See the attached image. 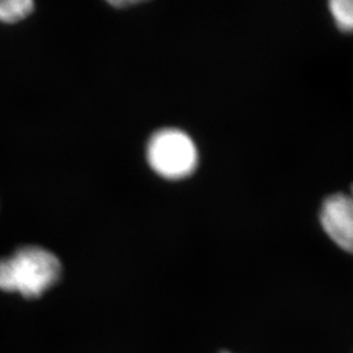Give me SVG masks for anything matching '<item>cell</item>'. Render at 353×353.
Segmentation results:
<instances>
[{
	"instance_id": "obj_5",
	"label": "cell",
	"mask_w": 353,
	"mask_h": 353,
	"mask_svg": "<svg viewBox=\"0 0 353 353\" xmlns=\"http://www.w3.org/2000/svg\"><path fill=\"white\" fill-rule=\"evenodd\" d=\"M328 10L335 26L343 33L353 34V0H332Z\"/></svg>"
},
{
	"instance_id": "obj_4",
	"label": "cell",
	"mask_w": 353,
	"mask_h": 353,
	"mask_svg": "<svg viewBox=\"0 0 353 353\" xmlns=\"http://www.w3.org/2000/svg\"><path fill=\"white\" fill-rule=\"evenodd\" d=\"M34 3L30 0H4L0 1V21L14 24L33 12Z\"/></svg>"
},
{
	"instance_id": "obj_1",
	"label": "cell",
	"mask_w": 353,
	"mask_h": 353,
	"mask_svg": "<svg viewBox=\"0 0 353 353\" xmlns=\"http://www.w3.org/2000/svg\"><path fill=\"white\" fill-rule=\"evenodd\" d=\"M62 275V265L52 252L39 246H23L0 259V290L26 299L41 297Z\"/></svg>"
},
{
	"instance_id": "obj_2",
	"label": "cell",
	"mask_w": 353,
	"mask_h": 353,
	"mask_svg": "<svg viewBox=\"0 0 353 353\" xmlns=\"http://www.w3.org/2000/svg\"><path fill=\"white\" fill-rule=\"evenodd\" d=\"M148 163L157 174L168 179H181L195 170L198 152L188 134L166 128L156 132L150 140Z\"/></svg>"
},
{
	"instance_id": "obj_3",
	"label": "cell",
	"mask_w": 353,
	"mask_h": 353,
	"mask_svg": "<svg viewBox=\"0 0 353 353\" xmlns=\"http://www.w3.org/2000/svg\"><path fill=\"white\" fill-rule=\"evenodd\" d=\"M319 224L330 240L353 255V185L350 192H335L323 199Z\"/></svg>"
}]
</instances>
